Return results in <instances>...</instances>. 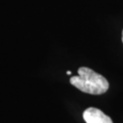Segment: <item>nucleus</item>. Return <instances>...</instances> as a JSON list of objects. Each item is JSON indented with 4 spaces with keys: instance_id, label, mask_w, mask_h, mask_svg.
<instances>
[{
    "instance_id": "obj_1",
    "label": "nucleus",
    "mask_w": 123,
    "mask_h": 123,
    "mask_svg": "<svg viewBox=\"0 0 123 123\" xmlns=\"http://www.w3.org/2000/svg\"><path fill=\"white\" fill-rule=\"evenodd\" d=\"M79 75L70 78V84L80 91L91 95H100L107 92L110 88L109 81L97 72L87 67H81Z\"/></svg>"
},
{
    "instance_id": "obj_2",
    "label": "nucleus",
    "mask_w": 123,
    "mask_h": 123,
    "mask_svg": "<svg viewBox=\"0 0 123 123\" xmlns=\"http://www.w3.org/2000/svg\"><path fill=\"white\" fill-rule=\"evenodd\" d=\"M83 119L86 123H113L112 119L103 111L97 108H88L83 112Z\"/></svg>"
},
{
    "instance_id": "obj_3",
    "label": "nucleus",
    "mask_w": 123,
    "mask_h": 123,
    "mask_svg": "<svg viewBox=\"0 0 123 123\" xmlns=\"http://www.w3.org/2000/svg\"><path fill=\"white\" fill-rule=\"evenodd\" d=\"M67 75H68V76H69V75H71V71H69V70L67 71Z\"/></svg>"
},
{
    "instance_id": "obj_4",
    "label": "nucleus",
    "mask_w": 123,
    "mask_h": 123,
    "mask_svg": "<svg viewBox=\"0 0 123 123\" xmlns=\"http://www.w3.org/2000/svg\"><path fill=\"white\" fill-rule=\"evenodd\" d=\"M122 42H123V30H122Z\"/></svg>"
}]
</instances>
